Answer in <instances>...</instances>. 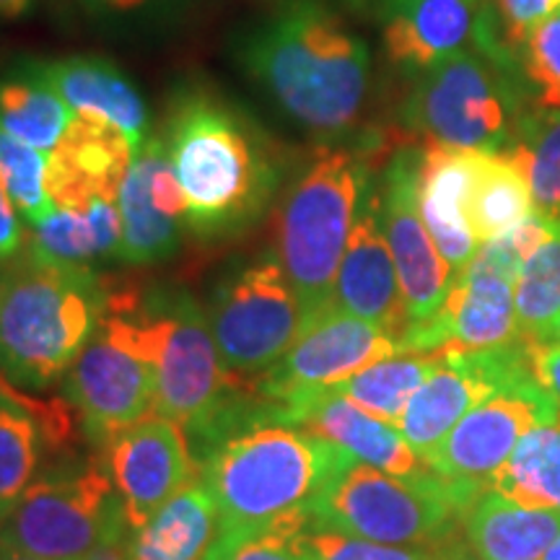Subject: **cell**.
<instances>
[{
    "label": "cell",
    "mask_w": 560,
    "mask_h": 560,
    "mask_svg": "<svg viewBox=\"0 0 560 560\" xmlns=\"http://www.w3.org/2000/svg\"><path fill=\"white\" fill-rule=\"evenodd\" d=\"M240 60L278 107L314 136L340 138L359 122L371 52L319 0H280L242 34Z\"/></svg>",
    "instance_id": "1"
},
{
    "label": "cell",
    "mask_w": 560,
    "mask_h": 560,
    "mask_svg": "<svg viewBox=\"0 0 560 560\" xmlns=\"http://www.w3.org/2000/svg\"><path fill=\"white\" fill-rule=\"evenodd\" d=\"M166 151L198 236L240 234L262 215L280 185L270 140L242 109L210 94L185 96L166 125Z\"/></svg>",
    "instance_id": "2"
},
{
    "label": "cell",
    "mask_w": 560,
    "mask_h": 560,
    "mask_svg": "<svg viewBox=\"0 0 560 560\" xmlns=\"http://www.w3.org/2000/svg\"><path fill=\"white\" fill-rule=\"evenodd\" d=\"M346 454L293 425L255 423L202 457L200 480L219 509L221 529L310 522L314 495Z\"/></svg>",
    "instance_id": "3"
},
{
    "label": "cell",
    "mask_w": 560,
    "mask_h": 560,
    "mask_svg": "<svg viewBox=\"0 0 560 560\" xmlns=\"http://www.w3.org/2000/svg\"><path fill=\"white\" fill-rule=\"evenodd\" d=\"M104 325L151 363L156 380L153 412L198 439L234 392L236 376L223 369L208 314L187 291L159 289L143 301L107 296Z\"/></svg>",
    "instance_id": "4"
},
{
    "label": "cell",
    "mask_w": 560,
    "mask_h": 560,
    "mask_svg": "<svg viewBox=\"0 0 560 560\" xmlns=\"http://www.w3.org/2000/svg\"><path fill=\"white\" fill-rule=\"evenodd\" d=\"M109 293L91 268L24 262L0 272V376L45 389L79 359Z\"/></svg>",
    "instance_id": "5"
},
{
    "label": "cell",
    "mask_w": 560,
    "mask_h": 560,
    "mask_svg": "<svg viewBox=\"0 0 560 560\" xmlns=\"http://www.w3.org/2000/svg\"><path fill=\"white\" fill-rule=\"evenodd\" d=\"M369 187L366 156L322 145L285 192L276 257L310 322L330 312L335 278Z\"/></svg>",
    "instance_id": "6"
},
{
    "label": "cell",
    "mask_w": 560,
    "mask_h": 560,
    "mask_svg": "<svg viewBox=\"0 0 560 560\" xmlns=\"http://www.w3.org/2000/svg\"><path fill=\"white\" fill-rule=\"evenodd\" d=\"M462 514L450 486L431 470L389 475L346 454L310 506V527L382 545L441 542Z\"/></svg>",
    "instance_id": "7"
},
{
    "label": "cell",
    "mask_w": 560,
    "mask_h": 560,
    "mask_svg": "<svg viewBox=\"0 0 560 560\" xmlns=\"http://www.w3.org/2000/svg\"><path fill=\"white\" fill-rule=\"evenodd\" d=\"M520 73L480 50H462L420 73L402 122L425 143L472 153H503L522 120Z\"/></svg>",
    "instance_id": "8"
},
{
    "label": "cell",
    "mask_w": 560,
    "mask_h": 560,
    "mask_svg": "<svg viewBox=\"0 0 560 560\" xmlns=\"http://www.w3.org/2000/svg\"><path fill=\"white\" fill-rule=\"evenodd\" d=\"M125 524L107 467L60 465L32 482L0 524V542L45 560H89Z\"/></svg>",
    "instance_id": "9"
},
{
    "label": "cell",
    "mask_w": 560,
    "mask_h": 560,
    "mask_svg": "<svg viewBox=\"0 0 560 560\" xmlns=\"http://www.w3.org/2000/svg\"><path fill=\"white\" fill-rule=\"evenodd\" d=\"M208 322L223 369L231 376H257L283 359L310 325L278 257L231 270L215 289Z\"/></svg>",
    "instance_id": "10"
},
{
    "label": "cell",
    "mask_w": 560,
    "mask_h": 560,
    "mask_svg": "<svg viewBox=\"0 0 560 560\" xmlns=\"http://www.w3.org/2000/svg\"><path fill=\"white\" fill-rule=\"evenodd\" d=\"M558 410L560 405L535 376H524L467 412L423 462L450 486L465 511L475 495L488 490L493 475L506 465L524 433L550 423Z\"/></svg>",
    "instance_id": "11"
},
{
    "label": "cell",
    "mask_w": 560,
    "mask_h": 560,
    "mask_svg": "<svg viewBox=\"0 0 560 560\" xmlns=\"http://www.w3.org/2000/svg\"><path fill=\"white\" fill-rule=\"evenodd\" d=\"M527 348V340L493 350L441 348L436 371L412 395L397 420V429L412 452L425 459L467 412L509 384L532 376Z\"/></svg>",
    "instance_id": "12"
},
{
    "label": "cell",
    "mask_w": 560,
    "mask_h": 560,
    "mask_svg": "<svg viewBox=\"0 0 560 560\" xmlns=\"http://www.w3.org/2000/svg\"><path fill=\"white\" fill-rule=\"evenodd\" d=\"M397 353H405L397 335L330 310L312 319L289 353L276 366L252 376L249 384L262 400L283 405L299 392L332 387Z\"/></svg>",
    "instance_id": "13"
},
{
    "label": "cell",
    "mask_w": 560,
    "mask_h": 560,
    "mask_svg": "<svg viewBox=\"0 0 560 560\" xmlns=\"http://www.w3.org/2000/svg\"><path fill=\"white\" fill-rule=\"evenodd\" d=\"M420 156L423 149L397 151L389 159L380 190L382 229L400 278L408 327L436 317L457 280L420 215Z\"/></svg>",
    "instance_id": "14"
},
{
    "label": "cell",
    "mask_w": 560,
    "mask_h": 560,
    "mask_svg": "<svg viewBox=\"0 0 560 560\" xmlns=\"http://www.w3.org/2000/svg\"><path fill=\"white\" fill-rule=\"evenodd\" d=\"M66 395L79 410L86 436L107 446L117 431L151 416L156 380L151 363L100 322L79 359L66 371Z\"/></svg>",
    "instance_id": "15"
},
{
    "label": "cell",
    "mask_w": 560,
    "mask_h": 560,
    "mask_svg": "<svg viewBox=\"0 0 560 560\" xmlns=\"http://www.w3.org/2000/svg\"><path fill=\"white\" fill-rule=\"evenodd\" d=\"M516 276L478 249L454 280L436 317L408 327L405 350H493L524 340L514 306Z\"/></svg>",
    "instance_id": "16"
},
{
    "label": "cell",
    "mask_w": 560,
    "mask_h": 560,
    "mask_svg": "<svg viewBox=\"0 0 560 560\" xmlns=\"http://www.w3.org/2000/svg\"><path fill=\"white\" fill-rule=\"evenodd\" d=\"M104 467L120 495L128 527L143 524L200 472L185 429L159 412L117 431L104 446Z\"/></svg>",
    "instance_id": "17"
},
{
    "label": "cell",
    "mask_w": 560,
    "mask_h": 560,
    "mask_svg": "<svg viewBox=\"0 0 560 560\" xmlns=\"http://www.w3.org/2000/svg\"><path fill=\"white\" fill-rule=\"evenodd\" d=\"M117 210L122 221V262L149 265L177 252L187 202L172 170L164 136L149 138L132 156L117 192Z\"/></svg>",
    "instance_id": "18"
},
{
    "label": "cell",
    "mask_w": 560,
    "mask_h": 560,
    "mask_svg": "<svg viewBox=\"0 0 560 560\" xmlns=\"http://www.w3.org/2000/svg\"><path fill=\"white\" fill-rule=\"evenodd\" d=\"M276 423L330 441L350 457L400 478L429 472V465L412 452L397 425L371 416L330 387L306 389L278 405Z\"/></svg>",
    "instance_id": "19"
},
{
    "label": "cell",
    "mask_w": 560,
    "mask_h": 560,
    "mask_svg": "<svg viewBox=\"0 0 560 560\" xmlns=\"http://www.w3.org/2000/svg\"><path fill=\"white\" fill-rule=\"evenodd\" d=\"M330 310L374 322L400 340L408 330L400 278L382 229L380 190L374 185L361 200L359 219L335 278Z\"/></svg>",
    "instance_id": "20"
},
{
    "label": "cell",
    "mask_w": 560,
    "mask_h": 560,
    "mask_svg": "<svg viewBox=\"0 0 560 560\" xmlns=\"http://www.w3.org/2000/svg\"><path fill=\"white\" fill-rule=\"evenodd\" d=\"M482 16L486 0H382L376 9L389 60L412 73L475 50Z\"/></svg>",
    "instance_id": "21"
},
{
    "label": "cell",
    "mask_w": 560,
    "mask_h": 560,
    "mask_svg": "<svg viewBox=\"0 0 560 560\" xmlns=\"http://www.w3.org/2000/svg\"><path fill=\"white\" fill-rule=\"evenodd\" d=\"M136 149L128 136L107 120L81 115L47 153V192L55 208L86 206L94 198L117 202Z\"/></svg>",
    "instance_id": "22"
},
{
    "label": "cell",
    "mask_w": 560,
    "mask_h": 560,
    "mask_svg": "<svg viewBox=\"0 0 560 560\" xmlns=\"http://www.w3.org/2000/svg\"><path fill=\"white\" fill-rule=\"evenodd\" d=\"M475 166H478V153L436 143L425 145L420 156V215L454 276H459L480 249V242L475 240L467 223V198H470Z\"/></svg>",
    "instance_id": "23"
},
{
    "label": "cell",
    "mask_w": 560,
    "mask_h": 560,
    "mask_svg": "<svg viewBox=\"0 0 560 560\" xmlns=\"http://www.w3.org/2000/svg\"><path fill=\"white\" fill-rule=\"evenodd\" d=\"M21 66L60 94L70 109L117 125L136 153L149 140V107L128 75L112 62L102 58H66L26 60Z\"/></svg>",
    "instance_id": "24"
},
{
    "label": "cell",
    "mask_w": 560,
    "mask_h": 560,
    "mask_svg": "<svg viewBox=\"0 0 560 560\" xmlns=\"http://www.w3.org/2000/svg\"><path fill=\"white\" fill-rule=\"evenodd\" d=\"M68 433L66 410L26 400L0 376V524L39 478L45 446L60 444Z\"/></svg>",
    "instance_id": "25"
},
{
    "label": "cell",
    "mask_w": 560,
    "mask_h": 560,
    "mask_svg": "<svg viewBox=\"0 0 560 560\" xmlns=\"http://www.w3.org/2000/svg\"><path fill=\"white\" fill-rule=\"evenodd\" d=\"M122 221L115 200L94 198L86 206L52 208L45 219L30 223L26 255L39 262L91 268L104 257H120Z\"/></svg>",
    "instance_id": "26"
},
{
    "label": "cell",
    "mask_w": 560,
    "mask_h": 560,
    "mask_svg": "<svg viewBox=\"0 0 560 560\" xmlns=\"http://www.w3.org/2000/svg\"><path fill=\"white\" fill-rule=\"evenodd\" d=\"M480 560H542L560 532V511L524 509L495 490H482L462 511Z\"/></svg>",
    "instance_id": "27"
},
{
    "label": "cell",
    "mask_w": 560,
    "mask_h": 560,
    "mask_svg": "<svg viewBox=\"0 0 560 560\" xmlns=\"http://www.w3.org/2000/svg\"><path fill=\"white\" fill-rule=\"evenodd\" d=\"M219 535V509L202 480H195L143 524L128 527L125 548L128 560H200Z\"/></svg>",
    "instance_id": "28"
},
{
    "label": "cell",
    "mask_w": 560,
    "mask_h": 560,
    "mask_svg": "<svg viewBox=\"0 0 560 560\" xmlns=\"http://www.w3.org/2000/svg\"><path fill=\"white\" fill-rule=\"evenodd\" d=\"M535 213L527 174L509 153H478L467 198V223L480 244L506 234Z\"/></svg>",
    "instance_id": "29"
},
{
    "label": "cell",
    "mask_w": 560,
    "mask_h": 560,
    "mask_svg": "<svg viewBox=\"0 0 560 560\" xmlns=\"http://www.w3.org/2000/svg\"><path fill=\"white\" fill-rule=\"evenodd\" d=\"M488 490L524 509L560 511V410L522 436Z\"/></svg>",
    "instance_id": "30"
},
{
    "label": "cell",
    "mask_w": 560,
    "mask_h": 560,
    "mask_svg": "<svg viewBox=\"0 0 560 560\" xmlns=\"http://www.w3.org/2000/svg\"><path fill=\"white\" fill-rule=\"evenodd\" d=\"M75 109L24 66L0 79V130L42 153H50L66 136Z\"/></svg>",
    "instance_id": "31"
},
{
    "label": "cell",
    "mask_w": 560,
    "mask_h": 560,
    "mask_svg": "<svg viewBox=\"0 0 560 560\" xmlns=\"http://www.w3.org/2000/svg\"><path fill=\"white\" fill-rule=\"evenodd\" d=\"M439 361L441 350H405V353L359 371L346 382L332 384L330 389L348 397L350 402H355L371 416L397 425L412 395L436 371Z\"/></svg>",
    "instance_id": "32"
},
{
    "label": "cell",
    "mask_w": 560,
    "mask_h": 560,
    "mask_svg": "<svg viewBox=\"0 0 560 560\" xmlns=\"http://www.w3.org/2000/svg\"><path fill=\"white\" fill-rule=\"evenodd\" d=\"M514 306L524 340L552 342L560 322V219L516 272Z\"/></svg>",
    "instance_id": "33"
},
{
    "label": "cell",
    "mask_w": 560,
    "mask_h": 560,
    "mask_svg": "<svg viewBox=\"0 0 560 560\" xmlns=\"http://www.w3.org/2000/svg\"><path fill=\"white\" fill-rule=\"evenodd\" d=\"M503 153L527 174L535 210L548 219H560V109L524 112L514 143Z\"/></svg>",
    "instance_id": "34"
},
{
    "label": "cell",
    "mask_w": 560,
    "mask_h": 560,
    "mask_svg": "<svg viewBox=\"0 0 560 560\" xmlns=\"http://www.w3.org/2000/svg\"><path fill=\"white\" fill-rule=\"evenodd\" d=\"M0 182L26 223H37L52 213L55 206L47 192V153L21 143L5 130H0Z\"/></svg>",
    "instance_id": "35"
},
{
    "label": "cell",
    "mask_w": 560,
    "mask_h": 560,
    "mask_svg": "<svg viewBox=\"0 0 560 560\" xmlns=\"http://www.w3.org/2000/svg\"><path fill=\"white\" fill-rule=\"evenodd\" d=\"M522 89L537 107L560 109V11L527 34L516 52Z\"/></svg>",
    "instance_id": "36"
},
{
    "label": "cell",
    "mask_w": 560,
    "mask_h": 560,
    "mask_svg": "<svg viewBox=\"0 0 560 560\" xmlns=\"http://www.w3.org/2000/svg\"><path fill=\"white\" fill-rule=\"evenodd\" d=\"M306 522L260 529H221L202 560H312L299 540Z\"/></svg>",
    "instance_id": "37"
},
{
    "label": "cell",
    "mask_w": 560,
    "mask_h": 560,
    "mask_svg": "<svg viewBox=\"0 0 560 560\" xmlns=\"http://www.w3.org/2000/svg\"><path fill=\"white\" fill-rule=\"evenodd\" d=\"M299 540L312 560H436L439 556L429 548L412 545H382L359 540V537L340 535L332 529H319L306 524L299 532Z\"/></svg>",
    "instance_id": "38"
},
{
    "label": "cell",
    "mask_w": 560,
    "mask_h": 560,
    "mask_svg": "<svg viewBox=\"0 0 560 560\" xmlns=\"http://www.w3.org/2000/svg\"><path fill=\"white\" fill-rule=\"evenodd\" d=\"M527 353L532 376L560 405V342H529Z\"/></svg>",
    "instance_id": "39"
},
{
    "label": "cell",
    "mask_w": 560,
    "mask_h": 560,
    "mask_svg": "<svg viewBox=\"0 0 560 560\" xmlns=\"http://www.w3.org/2000/svg\"><path fill=\"white\" fill-rule=\"evenodd\" d=\"M24 226H21V213L13 206L11 195L5 192L3 182H0V262L9 260L24 247Z\"/></svg>",
    "instance_id": "40"
},
{
    "label": "cell",
    "mask_w": 560,
    "mask_h": 560,
    "mask_svg": "<svg viewBox=\"0 0 560 560\" xmlns=\"http://www.w3.org/2000/svg\"><path fill=\"white\" fill-rule=\"evenodd\" d=\"M125 542H128V524H125L122 529L112 532L107 540L91 552L89 560H128V548H125Z\"/></svg>",
    "instance_id": "41"
},
{
    "label": "cell",
    "mask_w": 560,
    "mask_h": 560,
    "mask_svg": "<svg viewBox=\"0 0 560 560\" xmlns=\"http://www.w3.org/2000/svg\"><path fill=\"white\" fill-rule=\"evenodd\" d=\"M32 9V0H0V19L13 21Z\"/></svg>",
    "instance_id": "42"
},
{
    "label": "cell",
    "mask_w": 560,
    "mask_h": 560,
    "mask_svg": "<svg viewBox=\"0 0 560 560\" xmlns=\"http://www.w3.org/2000/svg\"><path fill=\"white\" fill-rule=\"evenodd\" d=\"M0 560H45V558L30 556V552H21L16 548H11V545L0 542Z\"/></svg>",
    "instance_id": "43"
},
{
    "label": "cell",
    "mask_w": 560,
    "mask_h": 560,
    "mask_svg": "<svg viewBox=\"0 0 560 560\" xmlns=\"http://www.w3.org/2000/svg\"><path fill=\"white\" fill-rule=\"evenodd\" d=\"M96 3L107 5V9H115V11H132L138 9V5H143L145 0H96Z\"/></svg>",
    "instance_id": "44"
},
{
    "label": "cell",
    "mask_w": 560,
    "mask_h": 560,
    "mask_svg": "<svg viewBox=\"0 0 560 560\" xmlns=\"http://www.w3.org/2000/svg\"><path fill=\"white\" fill-rule=\"evenodd\" d=\"M350 5H353V9H361V11H371L376 16V9H380V3L382 0H348Z\"/></svg>",
    "instance_id": "45"
},
{
    "label": "cell",
    "mask_w": 560,
    "mask_h": 560,
    "mask_svg": "<svg viewBox=\"0 0 560 560\" xmlns=\"http://www.w3.org/2000/svg\"><path fill=\"white\" fill-rule=\"evenodd\" d=\"M542 560H560V532L556 535V540H552L548 552H545Z\"/></svg>",
    "instance_id": "46"
},
{
    "label": "cell",
    "mask_w": 560,
    "mask_h": 560,
    "mask_svg": "<svg viewBox=\"0 0 560 560\" xmlns=\"http://www.w3.org/2000/svg\"><path fill=\"white\" fill-rule=\"evenodd\" d=\"M552 342H560V322H558V327H556V335H552Z\"/></svg>",
    "instance_id": "47"
},
{
    "label": "cell",
    "mask_w": 560,
    "mask_h": 560,
    "mask_svg": "<svg viewBox=\"0 0 560 560\" xmlns=\"http://www.w3.org/2000/svg\"><path fill=\"white\" fill-rule=\"evenodd\" d=\"M436 560H454V558H436Z\"/></svg>",
    "instance_id": "48"
}]
</instances>
